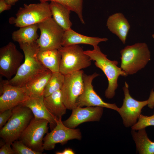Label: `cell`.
Returning a JSON list of instances; mask_svg holds the SVG:
<instances>
[{"instance_id": "cell-5", "label": "cell", "mask_w": 154, "mask_h": 154, "mask_svg": "<svg viewBox=\"0 0 154 154\" xmlns=\"http://www.w3.org/2000/svg\"><path fill=\"white\" fill-rule=\"evenodd\" d=\"M52 16L47 2L24 4L19 8L15 17L9 18V22L16 27H21L38 24Z\"/></svg>"}, {"instance_id": "cell-23", "label": "cell", "mask_w": 154, "mask_h": 154, "mask_svg": "<svg viewBox=\"0 0 154 154\" xmlns=\"http://www.w3.org/2000/svg\"><path fill=\"white\" fill-rule=\"evenodd\" d=\"M38 24L21 27L12 34V38L14 41L20 43H31L36 41L38 37L37 33Z\"/></svg>"}, {"instance_id": "cell-1", "label": "cell", "mask_w": 154, "mask_h": 154, "mask_svg": "<svg viewBox=\"0 0 154 154\" xmlns=\"http://www.w3.org/2000/svg\"><path fill=\"white\" fill-rule=\"evenodd\" d=\"M24 54V61L14 76L9 80L13 86H23L41 73L48 70L38 59L39 48L36 41L19 43Z\"/></svg>"}, {"instance_id": "cell-31", "label": "cell", "mask_w": 154, "mask_h": 154, "mask_svg": "<svg viewBox=\"0 0 154 154\" xmlns=\"http://www.w3.org/2000/svg\"><path fill=\"white\" fill-rule=\"evenodd\" d=\"M12 6L7 3L5 0H0V13L4 11L10 10Z\"/></svg>"}, {"instance_id": "cell-9", "label": "cell", "mask_w": 154, "mask_h": 154, "mask_svg": "<svg viewBox=\"0 0 154 154\" xmlns=\"http://www.w3.org/2000/svg\"><path fill=\"white\" fill-rule=\"evenodd\" d=\"M84 73L81 70L64 75V84L61 90L62 101L68 110H72L77 106V100L83 92Z\"/></svg>"}, {"instance_id": "cell-11", "label": "cell", "mask_w": 154, "mask_h": 154, "mask_svg": "<svg viewBox=\"0 0 154 154\" xmlns=\"http://www.w3.org/2000/svg\"><path fill=\"white\" fill-rule=\"evenodd\" d=\"M82 138L80 129L67 127L63 123L62 118L60 119L57 120L55 127L44 137L43 148L44 150H51L54 148L57 144L64 145L70 140H80Z\"/></svg>"}, {"instance_id": "cell-22", "label": "cell", "mask_w": 154, "mask_h": 154, "mask_svg": "<svg viewBox=\"0 0 154 154\" xmlns=\"http://www.w3.org/2000/svg\"><path fill=\"white\" fill-rule=\"evenodd\" d=\"M37 56L44 66L52 73L59 72L61 56L58 49L39 50Z\"/></svg>"}, {"instance_id": "cell-25", "label": "cell", "mask_w": 154, "mask_h": 154, "mask_svg": "<svg viewBox=\"0 0 154 154\" xmlns=\"http://www.w3.org/2000/svg\"><path fill=\"white\" fill-rule=\"evenodd\" d=\"M64 75L60 72L52 73L47 84L44 92L46 97L58 90H61L63 85Z\"/></svg>"}, {"instance_id": "cell-19", "label": "cell", "mask_w": 154, "mask_h": 154, "mask_svg": "<svg viewBox=\"0 0 154 154\" xmlns=\"http://www.w3.org/2000/svg\"><path fill=\"white\" fill-rule=\"evenodd\" d=\"M52 18L64 31L71 29L72 25L70 20L71 11L69 9L57 2L51 1L49 4Z\"/></svg>"}, {"instance_id": "cell-14", "label": "cell", "mask_w": 154, "mask_h": 154, "mask_svg": "<svg viewBox=\"0 0 154 154\" xmlns=\"http://www.w3.org/2000/svg\"><path fill=\"white\" fill-rule=\"evenodd\" d=\"M129 86L126 82L123 89L124 98L122 106L118 112L126 127L132 126L137 122L142 109L147 104V101H139L133 98L129 93Z\"/></svg>"}, {"instance_id": "cell-3", "label": "cell", "mask_w": 154, "mask_h": 154, "mask_svg": "<svg viewBox=\"0 0 154 154\" xmlns=\"http://www.w3.org/2000/svg\"><path fill=\"white\" fill-rule=\"evenodd\" d=\"M120 53V68L127 75L137 73L144 68L151 60L150 52L145 42L127 46Z\"/></svg>"}, {"instance_id": "cell-10", "label": "cell", "mask_w": 154, "mask_h": 154, "mask_svg": "<svg viewBox=\"0 0 154 154\" xmlns=\"http://www.w3.org/2000/svg\"><path fill=\"white\" fill-rule=\"evenodd\" d=\"M0 94V112L21 104L29 97L25 86L12 85L1 78Z\"/></svg>"}, {"instance_id": "cell-21", "label": "cell", "mask_w": 154, "mask_h": 154, "mask_svg": "<svg viewBox=\"0 0 154 154\" xmlns=\"http://www.w3.org/2000/svg\"><path fill=\"white\" fill-rule=\"evenodd\" d=\"M52 73L48 70L37 76L24 86L29 96L38 97L44 96L45 88Z\"/></svg>"}, {"instance_id": "cell-28", "label": "cell", "mask_w": 154, "mask_h": 154, "mask_svg": "<svg viewBox=\"0 0 154 154\" xmlns=\"http://www.w3.org/2000/svg\"><path fill=\"white\" fill-rule=\"evenodd\" d=\"M11 146L16 154H41L31 149L19 140L13 141L11 143Z\"/></svg>"}, {"instance_id": "cell-24", "label": "cell", "mask_w": 154, "mask_h": 154, "mask_svg": "<svg viewBox=\"0 0 154 154\" xmlns=\"http://www.w3.org/2000/svg\"><path fill=\"white\" fill-rule=\"evenodd\" d=\"M132 132L139 154H154V142L149 138L145 128L139 130L137 132L132 130Z\"/></svg>"}, {"instance_id": "cell-2", "label": "cell", "mask_w": 154, "mask_h": 154, "mask_svg": "<svg viewBox=\"0 0 154 154\" xmlns=\"http://www.w3.org/2000/svg\"><path fill=\"white\" fill-rule=\"evenodd\" d=\"M91 60L95 61L94 64L100 68L106 76L108 81V86L105 92V97L108 99L112 98L114 96L115 91L118 86V79L120 76H126L127 75L117 65L118 62L108 59L106 55L101 51L98 46L92 50L84 51Z\"/></svg>"}, {"instance_id": "cell-8", "label": "cell", "mask_w": 154, "mask_h": 154, "mask_svg": "<svg viewBox=\"0 0 154 154\" xmlns=\"http://www.w3.org/2000/svg\"><path fill=\"white\" fill-rule=\"evenodd\" d=\"M49 122L44 119L34 117L23 132L19 140L35 151L41 154L43 148L44 137L48 133Z\"/></svg>"}, {"instance_id": "cell-26", "label": "cell", "mask_w": 154, "mask_h": 154, "mask_svg": "<svg viewBox=\"0 0 154 154\" xmlns=\"http://www.w3.org/2000/svg\"><path fill=\"white\" fill-rule=\"evenodd\" d=\"M40 2L48 1L57 2L65 6L71 11L74 12L77 15L82 24L85 21L82 15L83 0H39Z\"/></svg>"}, {"instance_id": "cell-13", "label": "cell", "mask_w": 154, "mask_h": 154, "mask_svg": "<svg viewBox=\"0 0 154 154\" xmlns=\"http://www.w3.org/2000/svg\"><path fill=\"white\" fill-rule=\"evenodd\" d=\"M99 74L96 72L90 75L83 73L84 90L82 94L77 100V106H99L110 109L118 112L119 108L115 104L104 102L94 90L92 82L93 80Z\"/></svg>"}, {"instance_id": "cell-12", "label": "cell", "mask_w": 154, "mask_h": 154, "mask_svg": "<svg viewBox=\"0 0 154 154\" xmlns=\"http://www.w3.org/2000/svg\"><path fill=\"white\" fill-rule=\"evenodd\" d=\"M23 55L15 44L9 42L0 49V74L10 79L15 75L21 64Z\"/></svg>"}, {"instance_id": "cell-20", "label": "cell", "mask_w": 154, "mask_h": 154, "mask_svg": "<svg viewBox=\"0 0 154 154\" xmlns=\"http://www.w3.org/2000/svg\"><path fill=\"white\" fill-rule=\"evenodd\" d=\"M44 102L48 110L56 120L61 119L67 109L62 99L61 90L44 97Z\"/></svg>"}, {"instance_id": "cell-15", "label": "cell", "mask_w": 154, "mask_h": 154, "mask_svg": "<svg viewBox=\"0 0 154 154\" xmlns=\"http://www.w3.org/2000/svg\"><path fill=\"white\" fill-rule=\"evenodd\" d=\"M82 107L76 106L72 109L70 117L62 121L64 124L68 127L75 129L83 123L100 120L103 114V108L99 106Z\"/></svg>"}, {"instance_id": "cell-32", "label": "cell", "mask_w": 154, "mask_h": 154, "mask_svg": "<svg viewBox=\"0 0 154 154\" xmlns=\"http://www.w3.org/2000/svg\"><path fill=\"white\" fill-rule=\"evenodd\" d=\"M147 101V105L151 109L154 108V91L152 89L151 91L150 95Z\"/></svg>"}, {"instance_id": "cell-17", "label": "cell", "mask_w": 154, "mask_h": 154, "mask_svg": "<svg viewBox=\"0 0 154 154\" xmlns=\"http://www.w3.org/2000/svg\"><path fill=\"white\" fill-rule=\"evenodd\" d=\"M106 26L110 31L117 36L123 44L125 43L130 25L122 13H117L110 15L107 19Z\"/></svg>"}, {"instance_id": "cell-18", "label": "cell", "mask_w": 154, "mask_h": 154, "mask_svg": "<svg viewBox=\"0 0 154 154\" xmlns=\"http://www.w3.org/2000/svg\"><path fill=\"white\" fill-rule=\"evenodd\" d=\"M108 40L106 38H101L85 36L78 33L72 29L65 31L63 36L62 46H66L79 44L91 45L93 47L98 46L100 42Z\"/></svg>"}, {"instance_id": "cell-34", "label": "cell", "mask_w": 154, "mask_h": 154, "mask_svg": "<svg viewBox=\"0 0 154 154\" xmlns=\"http://www.w3.org/2000/svg\"><path fill=\"white\" fill-rule=\"evenodd\" d=\"M19 0H5L6 1L7 3L11 6L15 5V3Z\"/></svg>"}, {"instance_id": "cell-27", "label": "cell", "mask_w": 154, "mask_h": 154, "mask_svg": "<svg viewBox=\"0 0 154 154\" xmlns=\"http://www.w3.org/2000/svg\"><path fill=\"white\" fill-rule=\"evenodd\" d=\"M138 119V121L131 126L132 130H139L147 126H154V112L153 114L150 116L141 114Z\"/></svg>"}, {"instance_id": "cell-7", "label": "cell", "mask_w": 154, "mask_h": 154, "mask_svg": "<svg viewBox=\"0 0 154 154\" xmlns=\"http://www.w3.org/2000/svg\"><path fill=\"white\" fill-rule=\"evenodd\" d=\"M38 25L40 35L36 42L39 50L58 49L62 46L65 31L52 17L46 19Z\"/></svg>"}, {"instance_id": "cell-35", "label": "cell", "mask_w": 154, "mask_h": 154, "mask_svg": "<svg viewBox=\"0 0 154 154\" xmlns=\"http://www.w3.org/2000/svg\"><path fill=\"white\" fill-rule=\"evenodd\" d=\"M153 37L154 38V34L152 35Z\"/></svg>"}, {"instance_id": "cell-29", "label": "cell", "mask_w": 154, "mask_h": 154, "mask_svg": "<svg viewBox=\"0 0 154 154\" xmlns=\"http://www.w3.org/2000/svg\"><path fill=\"white\" fill-rule=\"evenodd\" d=\"M13 109L6 110L0 112V128L1 129L6 124L12 116Z\"/></svg>"}, {"instance_id": "cell-30", "label": "cell", "mask_w": 154, "mask_h": 154, "mask_svg": "<svg viewBox=\"0 0 154 154\" xmlns=\"http://www.w3.org/2000/svg\"><path fill=\"white\" fill-rule=\"evenodd\" d=\"M11 144L5 143L0 149V154H16L14 151L11 147Z\"/></svg>"}, {"instance_id": "cell-4", "label": "cell", "mask_w": 154, "mask_h": 154, "mask_svg": "<svg viewBox=\"0 0 154 154\" xmlns=\"http://www.w3.org/2000/svg\"><path fill=\"white\" fill-rule=\"evenodd\" d=\"M31 110L22 105L13 109L12 116L0 130V136L5 143H11L19 140L34 117Z\"/></svg>"}, {"instance_id": "cell-16", "label": "cell", "mask_w": 154, "mask_h": 154, "mask_svg": "<svg viewBox=\"0 0 154 154\" xmlns=\"http://www.w3.org/2000/svg\"><path fill=\"white\" fill-rule=\"evenodd\" d=\"M44 96L35 97L29 96L21 104L29 108L36 119H44L49 122L50 130L56 125L57 120L48 110L44 102Z\"/></svg>"}, {"instance_id": "cell-33", "label": "cell", "mask_w": 154, "mask_h": 154, "mask_svg": "<svg viewBox=\"0 0 154 154\" xmlns=\"http://www.w3.org/2000/svg\"><path fill=\"white\" fill-rule=\"evenodd\" d=\"M56 154H74L75 153L74 151L70 148H65L63 151H57L55 153Z\"/></svg>"}, {"instance_id": "cell-6", "label": "cell", "mask_w": 154, "mask_h": 154, "mask_svg": "<svg viewBox=\"0 0 154 154\" xmlns=\"http://www.w3.org/2000/svg\"><path fill=\"white\" fill-rule=\"evenodd\" d=\"M58 50L61 56L59 72L64 75L91 65L90 58L78 44L62 46Z\"/></svg>"}]
</instances>
